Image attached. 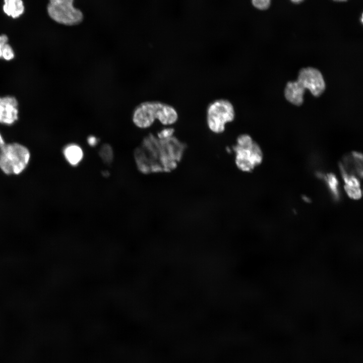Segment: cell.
<instances>
[{"instance_id":"4fadbf2b","label":"cell","mask_w":363,"mask_h":363,"mask_svg":"<svg viewBox=\"0 0 363 363\" xmlns=\"http://www.w3.org/2000/svg\"><path fill=\"white\" fill-rule=\"evenodd\" d=\"M99 155L102 160L106 164H110L113 161V149L108 144L102 145L99 149Z\"/></svg>"},{"instance_id":"5b68a950","label":"cell","mask_w":363,"mask_h":363,"mask_svg":"<svg viewBox=\"0 0 363 363\" xmlns=\"http://www.w3.org/2000/svg\"><path fill=\"white\" fill-rule=\"evenodd\" d=\"M30 157L25 146L17 142L6 143L0 148V169L7 175L20 174L27 167Z\"/></svg>"},{"instance_id":"6da1fadb","label":"cell","mask_w":363,"mask_h":363,"mask_svg":"<svg viewBox=\"0 0 363 363\" xmlns=\"http://www.w3.org/2000/svg\"><path fill=\"white\" fill-rule=\"evenodd\" d=\"M141 147L147 149L149 157L142 159L148 161L146 165L149 172H169L175 169L182 160L186 145L174 135L160 139L152 134L143 140Z\"/></svg>"},{"instance_id":"30bf717a","label":"cell","mask_w":363,"mask_h":363,"mask_svg":"<svg viewBox=\"0 0 363 363\" xmlns=\"http://www.w3.org/2000/svg\"><path fill=\"white\" fill-rule=\"evenodd\" d=\"M305 90V88L297 80L288 82L284 89V96L288 101L299 106L303 103Z\"/></svg>"},{"instance_id":"e0dca14e","label":"cell","mask_w":363,"mask_h":363,"mask_svg":"<svg viewBox=\"0 0 363 363\" xmlns=\"http://www.w3.org/2000/svg\"><path fill=\"white\" fill-rule=\"evenodd\" d=\"M9 42L8 36L5 34H0V59H2L3 49L5 45Z\"/></svg>"},{"instance_id":"7c38bea8","label":"cell","mask_w":363,"mask_h":363,"mask_svg":"<svg viewBox=\"0 0 363 363\" xmlns=\"http://www.w3.org/2000/svg\"><path fill=\"white\" fill-rule=\"evenodd\" d=\"M4 2L3 10L7 16L16 19L24 13L25 7L22 0H4Z\"/></svg>"},{"instance_id":"44dd1931","label":"cell","mask_w":363,"mask_h":363,"mask_svg":"<svg viewBox=\"0 0 363 363\" xmlns=\"http://www.w3.org/2000/svg\"><path fill=\"white\" fill-rule=\"evenodd\" d=\"M334 1H346V0H334Z\"/></svg>"},{"instance_id":"2e32d148","label":"cell","mask_w":363,"mask_h":363,"mask_svg":"<svg viewBox=\"0 0 363 363\" xmlns=\"http://www.w3.org/2000/svg\"><path fill=\"white\" fill-rule=\"evenodd\" d=\"M174 128L167 126L158 132L157 134V137L160 139L170 138L174 136Z\"/></svg>"},{"instance_id":"ba28073f","label":"cell","mask_w":363,"mask_h":363,"mask_svg":"<svg viewBox=\"0 0 363 363\" xmlns=\"http://www.w3.org/2000/svg\"><path fill=\"white\" fill-rule=\"evenodd\" d=\"M297 81L316 97L320 96L325 89V83L321 73L314 68L301 69L298 73Z\"/></svg>"},{"instance_id":"d6986e66","label":"cell","mask_w":363,"mask_h":363,"mask_svg":"<svg viewBox=\"0 0 363 363\" xmlns=\"http://www.w3.org/2000/svg\"><path fill=\"white\" fill-rule=\"evenodd\" d=\"M5 143H6V142H5V139L4 138V137L0 132V148H1L3 146H4L5 144Z\"/></svg>"},{"instance_id":"9c48e42d","label":"cell","mask_w":363,"mask_h":363,"mask_svg":"<svg viewBox=\"0 0 363 363\" xmlns=\"http://www.w3.org/2000/svg\"><path fill=\"white\" fill-rule=\"evenodd\" d=\"M19 104L12 95H0V125L11 126L19 118Z\"/></svg>"},{"instance_id":"3957f363","label":"cell","mask_w":363,"mask_h":363,"mask_svg":"<svg viewBox=\"0 0 363 363\" xmlns=\"http://www.w3.org/2000/svg\"><path fill=\"white\" fill-rule=\"evenodd\" d=\"M339 167L345 183L346 193L350 198L359 199L361 197L362 154L353 152L345 155L339 162Z\"/></svg>"},{"instance_id":"277c9868","label":"cell","mask_w":363,"mask_h":363,"mask_svg":"<svg viewBox=\"0 0 363 363\" xmlns=\"http://www.w3.org/2000/svg\"><path fill=\"white\" fill-rule=\"evenodd\" d=\"M232 149L235 154V164L242 171L251 172L262 162L263 153L260 147L248 134L237 136Z\"/></svg>"},{"instance_id":"7a4b0ae2","label":"cell","mask_w":363,"mask_h":363,"mask_svg":"<svg viewBox=\"0 0 363 363\" xmlns=\"http://www.w3.org/2000/svg\"><path fill=\"white\" fill-rule=\"evenodd\" d=\"M132 119L137 127L142 129L150 127L156 119L164 126H170L177 122L178 113L170 104L159 101H146L135 107Z\"/></svg>"},{"instance_id":"ac0fdd59","label":"cell","mask_w":363,"mask_h":363,"mask_svg":"<svg viewBox=\"0 0 363 363\" xmlns=\"http://www.w3.org/2000/svg\"><path fill=\"white\" fill-rule=\"evenodd\" d=\"M87 142L89 146L94 147L97 144V139L94 136H89L87 139Z\"/></svg>"},{"instance_id":"ffe728a7","label":"cell","mask_w":363,"mask_h":363,"mask_svg":"<svg viewBox=\"0 0 363 363\" xmlns=\"http://www.w3.org/2000/svg\"><path fill=\"white\" fill-rule=\"evenodd\" d=\"M292 2L295 3H298L301 2L302 0H291Z\"/></svg>"},{"instance_id":"52a82bcc","label":"cell","mask_w":363,"mask_h":363,"mask_svg":"<svg viewBox=\"0 0 363 363\" xmlns=\"http://www.w3.org/2000/svg\"><path fill=\"white\" fill-rule=\"evenodd\" d=\"M74 0H49L47 7L49 17L56 22L67 26L76 25L83 20V14L73 6Z\"/></svg>"},{"instance_id":"8992f818","label":"cell","mask_w":363,"mask_h":363,"mask_svg":"<svg viewBox=\"0 0 363 363\" xmlns=\"http://www.w3.org/2000/svg\"><path fill=\"white\" fill-rule=\"evenodd\" d=\"M235 110L232 103L225 98H219L211 102L206 110V122L213 133L220 134L226 129V125L235 118Z\"/></svg>"},{"instance_id":"9a60e30c","label":"cell","mask_w":363,"mask_h":363,"mask_svg":"<svg viewBox=\"0 0 363 363\" xmlns=\"http://www.w3.org/2000/svg\"><path fill=\"white\" fill-rule=\"evenodd\" d=\"M16 56L15 51L8 42L4 46L2 54V59L7 61L10 62L13 60Z\"/></svg>"},{"instance_id":"5bb4252c","label":"cell","mask_w":363,"mask_h":363,"mask_svg":"<svg viewBox=\"0 0 363 363\" xmlns=\"http://www.w3.org/2000/svg\"><path fill=\"white\" fill-rule=\"evenodd\" d=\"M326 179L332 194L336 198H338L339 196L338 183L336 177L333 174L329 173L327 175Z\"/></svg>"},{"instance_id":"8fae6325","label":"cell","mask_w":363,"mask_h":363,"mask_svg":"<svg viewBox=\"0 0 363 363\" xmlns=\"http://www.w3.org/2000/svg\"><path fill=\"white\" fill-rule=\"evenodd\" d=\"M63 153L66 161L72 166L78 165L84 156L81 147L74 143L66 145L63 149Z\"/></svg>"}]
</instances>
